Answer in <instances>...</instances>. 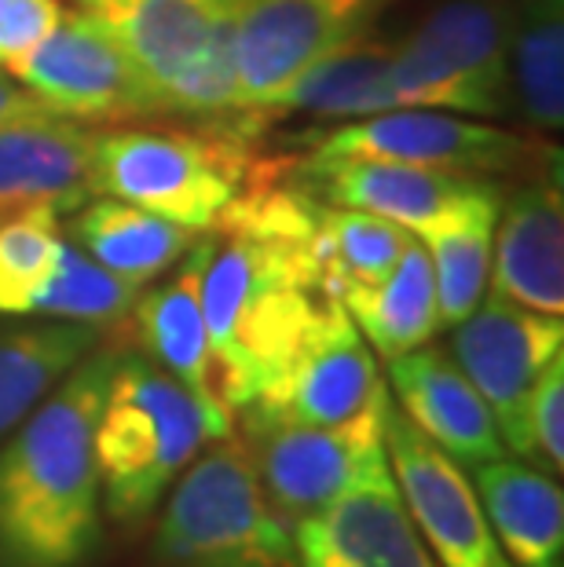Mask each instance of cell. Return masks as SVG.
Here are the masks:
<instances>
[{"label": "cell", "instance_id": "cell-1", "mask_svg": "<svg viewBox=\"0 0 564 567\" xmlns=\"http://www.w3.org/2000/svg\"><path fill=\"white\" fill-rule=\"evenodd\" d=\"M122 348L100 341L0 440V567H92L103 549L95 417Z\"/></svg>", "mask_w": 564, "mask_h": 567}, {"label": "cell", "instance_id": "cell-2", "mask_svg": "<svg viewBox=\"0 0 564 567\" xmlns=\"http://www.w3.org/2000/svg\"><path fill=\"white\" fill-rule=\"evenodd\" d=\"M206 440L209 421L195 395L154 359L122 352L92 436L103 516L122 527L147 520Z\"/></svg>", "mask_w": 564, "mask_h": 567}, {"label": "cell", "instance_id": "cell-3", "mask_svg": "<svg viewBox=\"0 0 564 567\" xmlns=\"http://www.w3.org/2000/svg\"><path fill=\"white\" fill-rule=\"evenodd\" d=\"M191 462L154 527L147 567H301L238 436Z\"/></svg>", "mask_w": 564, "mask_h": 567}, {"label": "cell", "instance_id": "cell-4", "mask_svg": "<svg viewBox=\"0 0 564 567\" xmlns=\"http://www.w3.org/2000/svg\"><path fill=\"white\" fill-rule=\"evenodd\" d=\"M235 128H111L95 132L92 190L140 205L191 231H206L254 173Z\"/></svg>", "mask_w": 564, "mask_h": 567}, {"label": "cell", "instance_id": "cell-5", "mask_svg": "<svg viewBox=\"0 0 564 567\" xmlns=\"http://www.w3.org/2000/svg\"><path fill=\"white\" fill-rule=\"evenodd\" d=\"M510 27L506 0H437L411 33L389 44L400 103L506 117L513 111Z\"/></svg>", "mask_w": 564, "mask_h": 567}, {"label": "cell", "instance_id": "cell-6", "mask_svg": "<svg viewBox=\"0 0 564 567\" xmlns=\"http://www.w3.org/2000/svg\"><path fill=\"white\" fill-rule=\"evenodd\" d=\"M386 403L341 425H290L243 414V446L271 513L294 530L338 502L348 487L386 465Z\"/></svg>", "mask_w": 564, "mask_h": 567}, {"label": "cell", "instance_id": "cell-7", "mask_svg": "<svg viewBox=\"0 0 564 567\" xmlns=\"http://www.w3.org/2000/svg\"><path fill=\"white\" fill-rule=\"evenodd\" d=\"M4 74L38 95L44 111L74 122L162 117L125 48L100 19L85 16L81 8H63L52 33L16 63H8Z\"/></svg>", "mask_w": 564, "mask_h": 567}, {"label": "cell", "instance_id": "cell-8", "mask_svg": "<svg viewBox=\"0 0 564 567\" xmlns=\"http://www.w3.org/2000/svg\"><path fill=\"white\" fill-rule=\"evenodd\" d=\"M389 4L392 0H243L235 22L238 117L268 103L316 59L367 38Z\"/></svg>", "mask_w": 564, "mask_h": 567}, {"label": "cell", "instance_id": "cell-9", "mask_svg": "<svg viewBox=\"0 0 564 567\" xmlns=\"http://www.w3.org/2000/svg\"><path fill=\"white\" fill-rule=\"evenodd\" d=\"M386 392L389 384L378 378L363 333L348 319L341 300L327 297L279 378L238 414L290 425H341L370 410Z\"/></svg>", "mask_w": 564, "mask_h": 567}, {"label": "cell", "instance_id": "cell-10", "mask_svg": "<svg viewBox=\"0 0 564 567\" xmlns=\"http://www.w3.org/2000/svg\"><path fill=\"white\" fill-rule=\"evenodd\" d=\"M386 457L418 535L440 567H510L462 465L386 403Z\"/></svg>", "mask_w": 564, "mask_h": 567}, {"label": "cell", "instance_id": "cell-11", "mask_svg": "<svg viewBox=\"0 0 564 567\" xmlns=\"http://www.w3.org/2000/svg\"><path fill=\"white\" fill-rule=\"evenodd\" d=\"M308 158H367L437 168L451 176H495L527 162V143L506 128L470 117L400 106L330 132L311 147Z\"/></svg>", "mask_w": 564, "mask_h": 567}, {"label": "cell", "instance_id": "cell-12", "mask_svg": "<svg viewBox=\"0 0 564 567\" xmlns=\"http://www.w3.org/2000/svg\"><path fill=\"white\" fill-rule=\"evenodd\" d=\"M451 359L488 403L506 451L521 454V417L535 378L564 352L561 316H543L502 297L480 300L451 326Z\"/></svg>", "mask_w": 564, "mask_h": 567}, {"label": "cell", "instance_id": "cell-13", "mask_svg": "<svg viewBox=\"0 0 564 567\" xmlns=\"http://www.w3.org/2000/svg\"><path fill=\"white\" fill-rule=\"evenodd\" d=\"M209 260V231H202L191 249L173 264L170 282L136 297L132 322L143 344V355L154 359L165 373L195 395L209 421V436L224 440L235 432V406L227 403L224 373L213 352L206 316H202V275Z\"/></svg>", "mask_w": 564, "mask_h": 567}, {"label": "cell", "instance_id": "cell-14", "mask_svg": "<svg viewBox=\"0 0 564 567\" xmlns=\"http://www.w3.org/2000/svg\"><path fill=\"white\" fill-rule=\"evenodd\" d=\"M491 297L561 316L564 311V202L561 168L513 190L499 205L491 238Z\"/></svg>", "mask_w": 564, "mask_h": 567}, {"label": "cell", "instance_id": "cell-15", "mask_svg": "<svg viewBox=\"0 0 564 567\" xmlns=\"http://www.w3.org/2000/svg\"><path fill=\"white\" fill-rule=\"evenodd\" d=\"M389 395L403 417L459 465L476 468L506 454L488 403L440 348H414L389 359Z\"/></svg>", "mask_w": 564, "mask_h": 567}, {"label": "cell", "instance_id": "cell-16", "mask_svg": "<svg viewBox=\"0 0 564 567\" xmlns=\"http://www.w3.org/2000/svg\"><path fill=\"white\" fill-rule=\"evenodd\" d=\"M74 8L114 33L165 114L170 84L195 63L221 22L243 8V0H74Z\"/></svg>", "mask_w": 564, "mask_h": 567}, {"label": "cell", "instance_id": "cell-17", "mask_svg": "<svg viewBox=\"0 0 564 567\" xmlns=\"http://www.w3.org/2000/svg\"><path fill=\"white\" fill-rule=\"evenodd\" d=\"M95 128L74 117L41 114L0 128V213L48 205L78 209L92 190Z\"/></svg>", "mask_w": 564, "mask_h": 567}, {"label": "cell", "instance_id": "cell-18", "mask_svg": "<svg viewBox=\"0 0 564 567\" xmlns=\"http://www.w3.org/2000/svg\"><path fill=\"white\" fill-rule=\"evenodd\" d=\"M286 179L327 205L386 216V220L403 224L407 231L418 235L443 205L459 195L470 176L367 158H305L286 173Z\"/></svg>", "mask_w": 564, "mask_h": 567}, {"label": "cell", "instance_id": "cell-19", "mask_svg": "<svg viewBox=\"0 0 564 567\" xmlns=\"http://www.w3.org/2000/svg\"><path fill=\"white\" fill-rule=\"evenodd\" d=\"M294 530L311 535L345 567H440L407 513L389 462Z\"/></svg>", "mask_w": 564, "mask_h": 567}, {"label": "cell", "instance_id": "cell-20", "mask_svg": "<svg viewBox=\"0 0 564 567\" xmlns=\"http://www.w3.org/2000/svg\"><path fill=\"white\" fill-rule=\"evenodd\" d=\"M499 205L502 190L488 176H470L459 195L418 231V243L433 264L440 330L459 326L484 300Z\"/></svg>", "mask_w": 564, "mask_h": 567}, {"label": "cell", "instance_id": "cell-21", "mask_svg": "<svg viewBox=\"0 0 564 567\" xmlns=\"http://www.w3.org/2000/svg\"><path fill=\"white\" fill-rule=\"evenodd\" d=\"M400 95L392 89L389 44L359 38L338 52L316 59L301 74L290 78L268 103L238 117L235 125L257 128L260 122H275L286 114H311V117H375L386 111H400Z\"/></svg>", "mask_w": 564, "mask_h": 567}, {"label": "cell", "instance_id": "cell-22", "mask_svg": "<svg viewBox=\"0 0 564 567\" xmlns=\"http://www.w3.org/2000/svg\"><path fill=\"white\" fill-rule=\"evenodd\" d=\"M473 491L510 567H564V498L557 476L527 462L473 468Z\"/></svg>", "mask_w": 564, "mask_h": 567}, {"label": "cell", "instance_id": "cell-23", "mask_svg": "<svg viewBox=\"0 0 564 567\" xmlns=\"http://www.w3.org/2000/svg\"><path fill=\"white\" fill-rule=\"evenodd\" d=\"M66 238H74L100 268L143 289L147 282L162 279L165 271H173V264L191 249L198 231L154 216L140 205L95 195L74 216Z\"/></svg>", "mask_w": 564, "mask_h": 567}, {"label": "cell", "instance_id": "cell-24", "mask_svg": "<svg viewBox=\"0 0 564 567\" xmlns=\"http://www.w3.org/2000/svg\"><path fill=\"white\" fill-rule=\"evenodd\" d=\"M100 341L103 330L81 322H19V316L0 319V440Z\"/></svg>", "mask_w": 564, "mask_h": 567}, {"label": "cell", "instance_id": "cell-25", "mask_svg": "<svg viewBox=\"0 0 564 567\" xmlns=\"http://www.w3.org/2000/svg\"><path fill=\"white\" fill-rule=\"evenodd\" d=\"M341 308L381 359H396L422 348L440 326L433 264H429V252L418 243V235L386 279L375 286L348 289L341 297Z\"/></svg>", "mask_w": 564, "mask_h": 567}, {"label": "cell", "instance_id": "cell-26", "mask_svg": "<svg viewBox=\"0 0 564 567\" xmlns=\"http://www.w3.org/2000/svg\"><path fill=\"white\" fill-rule=\"evenodd\" d=\"M411 238L414 231L386 216L311 198V264H316L319 293L330 300L386 279Z\"/></svg>", "mask_w": 564, "mask_h": 567}, {"label": "cell", "instance_id": "cell-27", "mask_svg": "<svg viewBox=\"0 0 564 567\" xmlns=\"http://www.w3.org/2000/svg\"><path fill=\"white\" fill-rule=\"evenodd\" d=\"M510 95L535 132L564 125V0H524L510 27Z\"/></svg>", "mask_w": 564, "mask_h": 567}, {"label": "cell", "instance_id": "cell-28", "mask_svg": "<svg viewBox=\"0 0 564 567\" xmlns=\"http://www.w3.org/2000/svg\"><path fill=\"white\" fill-rule=\"evenodd\" d=\"M140 289L122 282L117 275L100 268L74 238L59 246V257L48 271V279L38 286L30 300V319H55V322H81L95 330H111V326L129 322L136 308Z\"/></svg>", "mask_w": 564, "mask_h": 567}, {"label": "cell", "instance_id": "cell-29", "mask_svg": "<svg viewBox=\"0 0 564 567\" xmlns=\"http://www.w3.org/2000/svg\"><path fill=\"white\" fill-rule=\"evenodd\" d=\"M63 246L59 213L48 205L0 213V316L30 319V300Z\"/></svg>", "mask_w": 564, "mask_h": 567}, {"label": "cell", "instance_id": "cell-30", "mask_svg": "<svg viewBox=\"0 0 564 567\" xmlns=\"http://www.w3.org/2000/svg\"><path fill=\"white\" fill-rule=\"evenodd\" d=\"M521 457L550 476H561L564 468V352L550 359V367L527 392L521 417Z\"/></svg>", "mask_w": 564, "mask_h": 567}, {"label": "cell", "instance_id": "cell-31", "mask_svg": "<svg viewBox=\"0 0 564 567\" xmlns=\"http://www.w3.org/2000/svg\"><path fill=\"white\" fill-rule=\"evenodd\" d=\"M63 16L59 0H0V66L41 44Z\"/></svg>", "mask_w": 564, "mask_h": 567}, {"label": "cell", "instance_id": "cell-32", "mask_svg": "<svg viewBox=\"0 0 564 567\" xmlns=\"http://www.w3.org/2000/svg\"><path fill=\"white\" fill-rule=\"evenodd\" d=\"M41 114H52V111H44V103L38 95H30L16 78L0 74V128L27 122V117H41Z\"/></svg>", "mask_w": 564, "mask_h": 567}, {"label": "cell", "instance_id": "cell-33", "mask_svg": "<svg viewBox=\"0 0 564 567\" xmlns=\"http://www.w3.org/2000/svg\"><path fill=\"white\" fill-rule=\"evenodd\" d=\"M294 549H297V564L301 567H345L330 549H322L316 538L305 535V530H294Z\"/></svg>", "mask_w": 564, "mask_h": 567}]
</instances>
